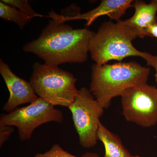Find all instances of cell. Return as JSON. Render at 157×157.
<instances>
[{"mask_svg":"<svg viewBox=\"0 0 157 157\" xmlns=\"http://www.w3.org/2000/svg\"><path fill=\"white\" fill-rule=\"evenodd\" d=\"M150 69L137 62L98 65L92 67L90 91L103 108L113 98L121 96L130 88L147 83Z\"/></svg>","mask_w":157,"mask_h":157,"instance_id":"obj_2","label":"cell"},{"mask_svg":"<svg viewBox=\"0 0 157 157\" xmlns=\"http://www.w3.org/2000/svg\"><path fill=\"white\" fill-rule=\"evenodd\" d=\"M143 58L146 60L147 66L153 67L155 70V78L157 84V55H152L151 54L145 52Z\"/></svg>","mask_w":157,"mask_h":157,"instance_id":"obj_16","label":"cell"},{"mask_svg":"<svg viewBox=\"0 0 157 157\" xmlns=\"http://www.w3.org/2000/svg\"><path fill=\"white\" fill-rule=\"evenodd\" d=\"M63 121L62 111L39 97L26 107L2 114L0 124L16 127L20 140L25 141L31 139L34 130L39 126L50 122L61 124Z\"/></svg>","mask_w":157,"mask_h":157,"instance_id":"obj_5","label":"cell"},{"mask_svg":"<svg viewBox=\"0 0 157 157\" xmlns=\"http://www.w3.org/2000/svg\"><path fill=\"white\" fill-rule=\"evenodd\" d=\"M146 36L153 37L157 39V23L147 29L146 31Z\"/></svg>","mask_w":157,"mask_h":157,"instance_id":"obj_17","label":"cell"},{"mask_svg":"<svg viewBox=\"0 0 157 157\" xmlns=\"http://www.w3.org/2000/svg\"><path fill=\"white\" fill-rule=\"evenodd\" d=\"M94 33L87 28L74 29L52 19L38 38L26 44L23 50L51 66L83 63L87 61L90 42Z\"/></svg>","mask_w":157,"mask_h":157,"instance_id":"obj_1","label":"cell"},{"mask_svg":"<svg viewBox=\"0 0 157 157\" xmlns=\"http://www.w3.org/2000/svg\"><path fill=\"white\" fill-rule=\"evenodd\" d=\"M0 17L5 20L15 23L21 29L32 19L18 9L2 1L0 2Z\"/></svg>","mask_w":157,"mask_h":157,"instance_id":"obj_12","label":"cell"},{"mask_svg":"<svg viewBox=\"0 0 157 157\" xmlns=\"http://www.w3.org/2000/svg\"><path fill=\"white\" fill-rule=\"evenodd\" d=\"M76 81L72 73L58 66L36 62L33 66L30 83L39 98L54 106L69 108L78 93Z\"/></svg>","mask_w":157,"mask_h":157,"instance_id":"obj_4","label":"cell"},{"mask_svg":"<svg viewBox=\"0 0 157 157\" xmlns=\"http://www.w3.org/2000/svg\"><path fill=\"white\" fill-rule=\"evenodd\" d=\"M98 139L102 141L105 149L104 157H131L117 135L108 130L101 122L99 124Z\"/></svg>","mask_w":157,"mask_h":157,"instance_id":"obj_11","label":"cell"},{"mask_svg":"<svg viewBox=\"0 0 157 157\" xmlns=\"http://www.w3.org/2000/svg\"><path fill=\"white\" fill-rule=\"evenodd\" d=\"M131 157H140V156H132Z\"/></svg>","mask_w":157,"mask_h":157,"instance_id":"obj_20","label":"cell"},{"mask_svg":"<svg viewBox=\"0 0 157 157\" xmlns=\"http://www.w3.org/2000/svg\"><path fill=\"white\" fill-rule=\"evenodd\" d=\"M123 113L128 121L144 127L157 123V88L147 83L127 90L121 96Z\"/></svg>","mask_w":157,"mask_h":157,"instance_id":"obj_7","label":"cell"},{"mask_svg":"<svg viewBox=\"0 0 157 157\" xmlns=\"http://www.w3.org/2000/svg\"><path fill=\"white\" fill-rule=\"evenodd\" d=\"M34 157H77L70 154L58 144H54L48 151L37 154Z\"/></svg>","mask_w":157,"mask_h":157,"instance_id":"obj_14","label":"cell"},{"mask_svg":"<svg viewBox=\"0 0 157 157\" xmlns=\"http://www.w3.org/2000/svg\"><path fill=\"white\" fill-rule=\"evenodd\" d=\"M7 5L18 9L21 12L31 18L35 17H43L45 16L39 14L32 9L27 0H2Z\"/></svg>","mask_w":157,"mask_h":157,"instance_id":"obj_13","label":"cell"},{"mask_svg":"<svg viewBox=\"0 0 157 157\" xmlns=\"http://www.w3.org/2000/svg\"><path fill=\"white\" fill-rule=\"evenodd\" d=\"M134 1L132 0H102L101 4L90 11L75 15H64L56 14L53 11L49 12L48 17L56 20L61 23L70 21L84 20L86 21V26L90 25L98 17L108 16L116 22L120 21L121 18L129 8L133 7Z\"/></svg>","mask_w":157,"mask_h":157,"instance_id":"obj_8","label":"cell"},{"mask_svg":"<svg viewBox=\"0 0 157 157\" xmlns=\"http://www.w3.org/2000/svg\"><path fill=\"white\" fill-rule=\"evenodd\" d=\"M14 132L12 126L0 124V146L2 147Z\"/></svg>","mask_w":157,"mask_h":157,"instance_id":"obj_15","label":"cell"},{"mask_svg":"<svg viewBox=\"0 0 157 157\" xmlns=\"http://www.w3.org/2000/svg\"><path fill=\"white\" fill-rule=\"evenodd\" d=\"M133 7L135 9L134 15L125 21L135 30L138 37L144 38L147 29L157 23V5L154 0L149 4L137 0L133 2Z\"/></svg>","mask_w":157,"mask_h":157,"instance_id":"obj_10","label":"cell"},{"mask_svg":"<svg viewBox=\"0 0 157 157\" xmlns=\"http://www.w3.org/2000/svg\"><path fill=\"white\" fill-rule=\"evenodd\" d=\"M68 108L72 113L80 145L85 148L95 146L100 118L104 108L86 87L78 90L75 101Z\"/></svg>","mask_w":157,"mask_h":157,"instance_id":"obj_6","label":"cell"},{"mask_svg":"<svg viewBox=\"0 0 157 157\" xmlns=\"http://www.w3.org/2000/svg\"><path fill=\"white\" fill-rule=\"evenodd\" d=\"M0 73L10 94L9 100L3 107L4 111L11 112L20 105L31 104L39 98L30 82L14 74L2 59H0Z\"/></svg>","mask_w":157,"mask_h":157,"instance_id":"obj_9","label":"cell"},{"mask_svg":"<svg viewBox=\"0 0 157 157\" xmlns=\"http://www.w3.org/2000/svg\"><path fill=\"white\" fill-rule=\"evenodd\" d=\"M81 157H99L98 155L96 154L92 153H88L83 155Z\"/></svg>","mask_w":157,"mask_h":157,"instance_id":"obj_18","label":"cell"},{"mask_svg":"<svg viewBox=\"0 0 157 157\" xmlns=\"http://www.w3.org/2000/svg\"><path fill=\"white\" fill-rule=\"evenodd\" d=\"M154 1L155 3L157 5V0H154Z\"/></svg>","mask_w":157,"mask_h":157,"instance_id":"obj_19","label":"cell"},{"mask_svg":"<svg viewBox=\"0 0 157 157\" xmlns=\"http://www.w3.org/2000/svg\"><path fill=\"white\" fill-rule=\"evenodd\" d=\"M138 37L137 32L125 21L103 23L90 42L91 57L98 65L111 60L122 61L129 56L143 58L145 52L137 50L132 42Z\"/></svg>","mask_w":157,"mask_h":157,"instance_id":"obj_3","label":"cell"}]
</instances>
